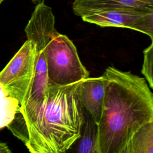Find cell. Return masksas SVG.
I'll list each match as a JSON object with an SVG mask.
<instances>
[{"mask_svg": "<svg viewBox=\"0 0 153 153\" xmlns=\"http://www.w3.org/2000/svg\"><path fill=\"white\" fill-rule=\"evenodd\" d=\"M105 94L98 124L99 153H124L133 134L153 120V93L145 78L108 67Z\"/></svg>", "mask_w": 153, "mask_h": 153, "instance_id": "6da1fadb", "label": "cell"}, {"mask_svg": "<svg viewBox=\"0 0 153 153\" xmlns=\"http://www.w3.org/2000/svg\"><path fill=\"white\" fill-rule=\"evenodd\" d=\"M80 81L48 85L39 113L20 139L30 152H65L79 138L83 123L78 91Z\"/></svg>", "mask_w": 153, "mask_h": 153, "instance_id": "7a4b0ae2", "label": "cell"}, {"mask_svg": "<svg viewBox=\"0 0 153 153\" xmlns=\"http://www.w3.org/2000/svg\"><path fill=\"white\" fill-rule=\"evenodd\" d=\"M25 31L27 39L36 45L35 76L29 96L7 126L19 139L33 123L45 100L48 85L44 50L57 32L52 8L44 1L38 3L32 13Z\"/></svg>", "mask_w": 153, "mask_h": 153, "instance_id": "3957f363", "label": "cell"}, {"mask_svg": "<svg viewBox=\"0 0 153 153\" xmlns=\"http://www.w3.org/2000/svg\"><path fill=\"white\" fill-rule=\"evenodd\" d=\"M48 84L66 85L89 76L76 47L69 38L57 31L44 50Z\"/></svg>", "mask_w": 153, "mask_h": 153, "instance_id": "277c9868", "label": "cell"}, {"mask_svg": "<svg viewBox=\"0 0 153 153\" xmlns=\"http://www.w3.org/2000/svg\"><path fill=\"white\" fill-rule=\"evenodd\" d=\"M36 45L29 39L21 47L0 72V83L20 103V107L29 96L35 76Z\"/></svg>", "mask_w": 153, "mask_h": 153, "instance_id": "5b68a950", "label": "cell"}, {"mask_svg": "<svg viewBox=\"0 0 153 153\" xmlns=\"http://www.w3.org/2000/svg\"><path fill=\"white\" fill-rule=\"evenodd\" d=\"M144 13L130 8H106L90 11L81 18L84 22L101 27L130 29Z\"/></svg>", "mask_w": 153, "mask_h": 153, "instance_id": "8992f818", "label": "cell"}, {"mask_svg": "<svg viewBox=\"0 0 153 153\" xmlns=\"http://www.w3.org/2000/svg\"><path fill=\"white\" fill-rule=\"evenodd\" d=\"M105 90L106 79L103 75L88 77L81 81L78 87L82 107L91 115L97 124L101 118Z\"/></svg>", "mask_w": 153, "mask_h": 153, "instance_id": "52a82bcc", "label": "cell"}, {"mask_svg": "<svg viewBox=\"0 0 153 153\" xmlns=\"http://www.w3.org/2000/svg\"><path fill=\"white\" fill-rule=\"evenodd\" d=\"M153 4V0H74V13L81 17L87 13L106 8H130L145 11L146 6Z\"/></svg>", "mask_w": 153, "mask_h": 153, "instance_id": "ba28073f", "label": "cell"}, {"mask_svg": "<svg viewBox=\"0 0 153 153\" xmlns=\"http://www.w3.org/2000/svg\"><path fill=\"white\" fill-rule=\"evenodd\" d=\"M83 123L80 137L77 140L75 151L79 153H99L98 124L82 108Z\"/></svg>", "mask_w": 153, "mask_h": 153, "instance_id": "9c48e42d", "label": "cell"}, {"mask_svg": "<svg viewBox=\"0 0 153 153\" xmlns=\"http://www.w3.org/2000/svg\"><path fill=\"white\" fill-rule=\"evenodd\" d=\"M124 153H153V120L143 124L133 134Z\"/></svg>", "mask_w": 153, "mask_h": 153, "instance_id": "30bf717a", "label": "cell"}, {"mask_svg": "<svg viewBox=\"0 0 153 153\" xmlns=\"http://www.w3.org/2000/svg\"><path fill=\"white\" fill-rule=\"evenodd\" d=\"M20 108L19 101L0 83V129L7 127Z\"/></svg>", "mask_w": 153, "mask_h": 153, "instance_id": "8fae6325", "label": "cell"}, {"mask_svg": "<svg viewBox=\"0 0 153 153\" xmlns=\"http://www.w3.org/2000/svg\"><path fill=\"white\" fill-rule=\"evenodd\" d=\"M130 29L147 35L153 42V4L146 7L144 14Z\"/></svg>", "mask_w": 153, "mask_h": 153, "instance_id": "7c38bea8", "label": "cell"}, {"mask_svg": "<svg viewBox=\"0 0 153 153\" xmlns=\"http://www.w3.org/2000/svg\"><path fill=\"white\" fill-rule=\"evenodd\" d=\"M142 74L153 89V42L143 51Z\"/></svg>", "mask_w": 153, "mask_h": 153, "instance_id": "4fadbf2b", "label": "cell"}, {"mask_svg": "<svg viewBox=\"0 0 153 153\" xmlns=\"http://www.w3.org/2000/svg\"><path fill=\"white\" fill-rule=\"evenodd\" d=\"M11 150L9 149L7 145L5 143L0 142V153H10Z\"/></svg>", "mask_w": 153, "mask_h": 153, "instance_id": "5bb4252c", "label": "cell"}, {"mask_svg": "<svg viewBox=\"0 0 153 153\" xmlns=\"http://www.w3.org/2000/svg\"><path fill=\"white\" fill-rule=\"evenodd\" d=\"M5 1V0H0V5L2 4V2ZM32 1H33V2H41V1H42L44 0H31Z\"/></svg>", "mask_w": 153, "mask_h": 153, "instance_id": "9a60e30c", "label": "cell"}]
</instances>
